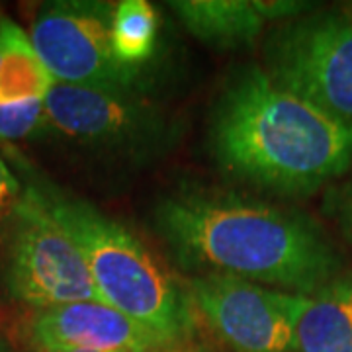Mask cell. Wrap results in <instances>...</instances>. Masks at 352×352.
Instances as JSON below:
<instances>
[{
  "mask_svg": "<svg viewBox=\"0 0 352 352\" xmlns=\"http://www.w3.org/2000/svg\"><path fill=\"white\" fill-rule=\"evenodd\" d=\"M32 339L43 352L59 349L151 352L168 346L159 335L100 300L41 309L32 323Z\"/></svg>",
  "mask_w": 352,
  "mask_h": 352,
  "instance_id": "9",
  "label": "cell"
},
{
  "mask_svg": "<svg viewBox=\"0 0 352 352\" xmlns=\"http://www.w3.org/2000/svg\"><path fill=\"white\" fill-rule=\"evenodd\" d=\"M292 352H352V272H342L309 296Z\"/></svg>",
  "mask_w": 352,
  "mask_h": 352,
  "instance_id": "10",
  "label": "cell"
},
{
  "mask_svg": "<svg viewBox=\"0 0 352 352\" xmlns=\"http://www.w3.org/2000/svg\"><path fill=\"white\" fill-rule=\"evenodd\" d=\"M210 141L226 173L284 196H309L352 168L351 127L280 87L256 65L226 87Z\"/></svg>",
  "mask_w": 352,
  "mask_h": 352,
  "instance_id": "2",
  "label": "cell"
},
{
  "mask_svg": "<svg viewBox=\"0 0 352 352\" xmlns=\"http://www.w3.org/2000/svg\"><path fill=\"white\" fill-rule=\"evenodd\" d=\"M0 352H4V351H2V349H0Z\"/></svg>",
  "mask_w": 352,
  "mask_h": 352,
  "instance_id": "19",
  "label": "cell"
},
{
  "mask_svg": "<svg viewBox=\"0 0 352 352\" xmlns=\"http://www.w3.org/2000/svg\"><path fill=\"white\" fill-rule=\"evenodd\" d=\"M178 263L314 296L342 274V256L311 217L219 192H180L153 212Z\"/></svg>",
  "mask_w": 352,
  "mask_h": 352,
  "instance_id": "1",
  "label": "cell"
},
{
  "mask_svg": "<svg viewBox=\"0 0 352 352\" xmlns=\"http://www.w3.org/2000/svg\"><path fill=\"white\" fill-rule=\"evenodd\" d=\"M45 126L98 149H143L163 135V118L135 88L53 80L43 100Z\"/></svg>",
  "mask_w": 352,
  "mask_h": 352,
  "instance_id": "8",
  "label": "cell"
},
{
  "mask_svg": "<svg viewBox=\"0 0 352 352\" xmlns=\"http://www.w3.org/2000/svg\"><path fill=\"white\" fill-rule=\"evenodd\" d=\"M173 12L192 36L214 47H241L263 32V0H175Z\"/></svg>",
  "mask_w": 352,
  "mask_h": 352,
  "instance_id": "11",
  "label": "cell"
},
{
  "mask_svg": "<svg viewBox=\"0 0 352 352\" xmlns=\"http://www.w3.org/2000/svg\"><path fill=\"white\" fill-rule=\"evenodd\" d=\"M45 127L43 102L0 104V141L32 138Z\"/></svg>",
  "mask_w": 352,
  "mask_h": 352,
  "instance_id": "14",
  "label": "cell"
},
{
  "mask_svg": "<svg viewBox=\"0 0 352 352\" xmlns=\"http://www.w3.org/2000/svg\"><path fill=\"white\" fill-rule=\"evenodd\" d=\"M272 80L352 129V14L286 20L266 45Z\"/></svg>",
  "mask_w": 352,
  "mask_h": 352,
  "instance_id": "5",
  "label": "cell"
},
{
  "mask_svg": "<svg viewBox=\"0 0 352 352\" xmlns=\"http://www.w3.org/2000/svg\"><path fill=\"white\" fill-rule=\"evenodd\" d=\"M2 278L14 300L39 311L100 300L80 251L32 186L18 198L6 227Z\"/></svg>",
  "mask_w": 352,
  "mask_h": 352,
  "instance_id": "4",
  "label": "cell"
},
{
  "mask_svg": "<svg viewBox=\"0 0 352 352\" xmlns=\"http://www.w3.org/2000/svg\"><path fill=\"white\" fill-rule=\"evenodd\" d=\"M325 212L333 217L342 237L352 245V176L329 190Z\"/></svg>",
  "mask_w": 352,
  "mask_h": 352,
  "instance_id": "15",
  "label": "cell"
},
{
  "mask_svg": "<svg viewBox=\"0 0 352 352\" xmlns=\"http://www.w3.org/2000/svg\"><path fill=\"white\" fill-rule=\"evenodd\" d=\"M159 39V18L149 2L124 0L116 6L112 45L116 57L127 67L139 69L155 55Z\"/></svg>",
  "mask_w": 352,
  "mask_h": 352,
  "instance_id": "13",
  "label": "cell"
},
{
  "mask_svg": "<svg viewBox=\"0 0 352 352\" xmlns=\"http://www.w3.org/2000/svg\"><path fill=\"white\" fill-rule=\"evenodd\" d=\"M151 352H200V351H190V349H175L173 344H168V346H161V349H157V351Z\"/></svg>",
  "mask_w": 352,
  "mask_h": 352,
  "instance_id": "17",
  "label": "cell"
},
{
  "mask_svg": "<svg viewBox=\"0 0 352 352\" xmlns=\"http://www.w3.org/2000/svg\"><path fill=\"white\" fill-rule=\"evenodd\" d=\"M16 194H18V182L14 180L12 173L0 159V208H4Z\"/></svg>",
  "mask_w": 352,
  "mask_h": 352,
  "instance_id": "16",
  "label": "cell"
},
{
  "mask_svg": "<svg viewBox=\"0 0 352 352\" xmlns=\"http://www.w3.org/2000/svg\"><path fill=\"white\" fill-rule=\"evenodd\" d=\"M192 305L235 352H292L309 296L263 288L223 274L190 278Z\"/></svg>",
  "mask_w": 352,
  "mask_h": 352,
  "instance_id": "7",
  "label": "cell"
},
{
  "mask_svg": "<svg viewBox=\"0 0 352 352\" xmlns=\"http://www.w3.org/2000/svg\"><path fill=\"white\" fill-rule=\"evenodd\" d=\"M50 352H100V351H85V349H59V351H50Z\"/></svg>",
  "mask_w": 352,
  "mask_h": 352,
  "instance_id": "18",
  "label": "cell"
},
{
  "mask_svg": "<svg viewBox=\"0 0 352 352\" xmlns=\"http://www.w3.org/2000/svg\"><path fill=\"white\" fill-rule=\"evenodd\" d=\"M51 85L53 76L30 36L10 20H0V104L43 102Z\"/></svg>",
  "mask_w": 352,
  "mask_h": 352,
  "instance_id": "12",
  "label": "cell"
},
{
  "mask_svg": "<svg viewBox=\"0 0 352 352\" xmlns=\"http://www.w3.org/2000/svg\"><path fill=\"white\" fill-rule=\"evenodd\" d=\"M30 186L80 251L100 302L131 317L168 344L188 337L194 329L188 289L127 227L43 180Z\"/></svg>",
  "mask_w": 352,
  "mask_h": 352,
  "instance_id": "3",
  "label": "cell"
},
{
  "mask_svg": "<svg viewBox=\"0 0 352 352\" xmlns=\"http://www.w3.org/2000/svg\"><path fill=\"white\" fill-rule=\"evenodd\" d=\"M116 6L100 0H57L34 18L30 41L53 80L88 87L135 88L139 69L113 53Z\"/></svg>",
  "mask_w": 352,
  "mask_h": 352,
  "instance_id": "6",
  "label": "cell"
}]
</instances>
